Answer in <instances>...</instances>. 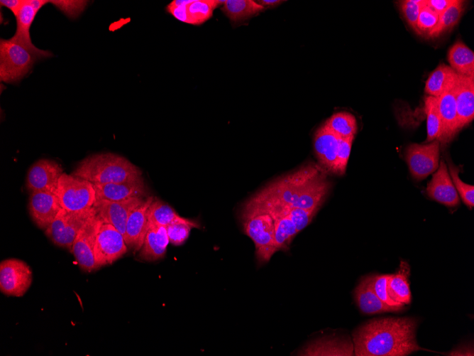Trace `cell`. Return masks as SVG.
<instances>
[{
  "label": "cell",
  "instance_id": "b9f144b4",
  "mask_svg": "<svg viewBox=\"0 0 474 356\" xmlns=\"http://www.w3.org/2000/svg\"><path fill=\"white\" fill-rule=\"evenodd\" d=\"M49 3L53 4L67 15L73 16L74 14H79V10H83L87 4L84 1H49Z\"/></svg>",
  "mask_w": 474,
  "mask_h": 356
},
{
  "label": "cell",
  "instance_id": "9c48e42d",
  "mask_svg": "<svg viewBox=\"0 0 474 356\" xmlns=\"http://www.w3.org/2000/svg\"><path fill=\"white\" fill-rule=\"evenodd\" d=\"M440 143L438 140L424 144H412L406 151V160L412 177L421 180L434 173L439 165Z\"/></svg>",
  "mask_w": 474,
  "mask_h": 356
},
{
  "label": "cell",
  "instance_id": "f35d334b",
  "mask_svg": "<svg viewBox=\"0 0 474 356\" xmlns=\"http://www.w3.org/2000/svg\"><path fill=\"white\" fill-rule=\"evenodd\" d=\"M424 2L425 0H404L398 3L403 17L414 30Z\"/></svg>",
  "mask_w": 474,
  "mask_h": 356
},
{
  "label": "cell",
  "instance_id": "e575fe53",
  "mask_svg": "<svg viewBox=\"0 0 474 356\" xmlns=\"http://www.w3.org/2000/svg\"><path fill=\"white\" fill-rule=\"evenodd\" d=\"M197 227V222L187 218L170 223L166 227L170 242L175 246L182 245L189 237L192 229Z\"/></svg>",
  "mask_w": 474,
  "mask_h": 356
},
{
  "label": "cell",
  "instance_id": "ee69618b",
  "mask_svg": "<svg viewBox=\"0 0 474 356\" xmlns=\"http://www.w3.org/2000/svg\"><path fill=\"white\" fill-rule=\"evenodd\" d=\"M23 0H1V6H5L10 9L13 14H16Z\"/></svg>",
  "mask_w": 474,
  "mask_h": 356
},
{
  "label": "cell",
  "instance_id": "9a60e30c",
  "mask_svg": "<svg viewBox=\"0 0 474 356\" xmlns=\"http://www.w3.org/2000/svg\"><path fill=\"white\" fill-rule=\"evenodd\" d=\"M96 200L122 201L132 198H146L148 188L143 178L122 183L93 184Z\"/></svg>",
  "mask_w": 474,
  "mask_h": 356
},
{
  "label": "cell",
  "instance_id": "52a82bcc",
  "mask_svg": "<svg viewBox=\"0 0 474 356\" xmlns=\"http://www.w3.org/2000/svg\"><path fill=\"white\" fill-rule=\"evenodd\" d=\"M127 250L128 246L123 234L113 225L100 220L94 246L97 269L120 259Z\"/></svg>",
  "mask_w": 474,
  "mask_h": 356
},
{
  "label": "cell",
  "instance_id": "f6af8a7d",
  "mask_svg": "<svg viewBox=\"0 0 474 356\" xmlns=\"http://www.w3.org/2000/svg\"><path fill=\"white\" fill-rule=\"evenodd\" d=\"M256 2L264 9H272L278 6L284 1L281 0H259Z\"/></svg>",
  "mask_w": 474,
  "mask_h": 356
},
{
  "label": "cell",
  "instance_id": "4dcf8cb0",
  "mask_svg": "<svg viewBox=\"0 0 474 356\" xmlns=\"http://www.w3.org/2000/svg\"><path fill=\"white\" fill-rule=\"evenodd\" d=\"M426 114V142L440 141L442 136V124L439 110L438 97L427 96L424 99Z\"/></svg>",
  "mask_w": 474,
  "mask_h": 356
},
{
  "label": "cell",
  "instance_id": "30bf717a",
  "mask_svg": "<svg viewBox=\"0 0 474 356\" xmlns=\"http://www.w3.org/2000/svg\"><path fill=\"white\" fill-rule=\"evenodd\" d=\"M99 224L100 220L94 210L78 232L70 250L79 266L85 271L97 269L94 246Z\"/></svg>",
  "mask_w": 474,
  "mask_h": 356
},
{
  "label": "cell",
  "instance_id": "6da1fadb",
  "mask_svg": "<svg viewBox=\"0 0 474 356\" xmlns=\"http://www.w3.org/2000/svg\"><path fill=\"white\" fill-rule=\"evenodd\" d=\"M417 321L412 318H375L353 333L356 356H404L422 348L416 340Z\"/></svg>",
  "mask_w": 474,
  "mask_h": 356
},
{
  "label": "cell",
  "instance_id": "d4e9b609",
  "mask_svg": "<svg viewBox=\"0 0 474 356\" xmlns=\"http://www.w3.org/2000/svg\"><path fill=\"white\" fill-rule=\"evenodd\" d=\"M450 67L460 75L474 77V53L461 41H457L448 51Z\"/></svg>",
  "mask_w": 474,
  "mask_h": 356
},
{
  "label": "cell",
  "instance_id": "7bdbcfd3",
  "mask_svg": "<svg viewBox=\"0 0 474 356\" xmlns=\"http://www.w3.org/2000/svg\"><path fill=\"white\" fill-rule=\"evenodd\" d=\"M453 2V0H425L426 5L439 15L442 14Z\"/></svg>",
  "mask_w": 474,
  "mask_h": 356
},
{
  "label": "cell",
  "instance_id": "7a4b0ae2",
  "mask_svg": "<svg viewBox=\"0 0 474 356\" xmlns=\"http://www.w3.org/2000/svg\"><path fill=\"white\" fill-rule=\"evenodd\" d=\"M329 189L321 168L310 163L274 180L253 197L272 204L313 209L321 206Z\"/></svg>",
  "mask_w": 474,
  "mask_h": 356
},
{
  "label": "cell",
  "instance_id": "8d00e7d4",
  "mask_svg": "<svg viewBox=\"0 0 474 356\" xmlns=\"http://www.w3.org/2000/svg\"><path fill=\"white\" fill-rule=\"evenodd\" d=\"M449 175L454 185V187L463 202L469 207L474 206V187L461 180L458 176V168L455 166L451 162H448Z\"/></svg>",
  "mask_w": 474,
  "mask_h": 356
},
{
  "label": "cell",
  "instance_id": "8992f818",
  "mask_svg": "<svg viewBox=\"0 0 474 356\" xmlns=\"http://www.w3.org/2000/svg\"><path fill=\"white\" fill-rule=\"evenodd\" d=\"M57 195L62 208L72 212L89 210L96 201L95 190L92 183L65 173L59 179Z\"/></svg>",
  "mask_w": 474,
  "mask_h": 356
},
{
  "label": "cell",
  "instance_id": "ab89813d",
  "mask_svg": "<svg viewBox=\"0 0 474 356\" xmlns=\"http://www.w3.org/2000/svg\"><path fill=\"white\" fill-rule=\"evenodd\" d=\"M354 137L339 138L334 173L342 175L345 173L349 158L352 143Z\"/></svg>",
  "mask_w": 474,
  "mask_h": 356
},
{
  "label": "cell",
  "instance_id": "836d02e7",
  "mask_svg": "<svg viewBox=\"0 0 474 356\" xmlns=\"http://www.w3.org/2000/svg\"><path fill=\"white\" fill-rule=\"evenodd\" d=\"M94 211L93 207L84 212H72L67 211L65 232V248L71 250L78 232Z\"/></svg>",
  "mask_w": 474,
  "mask_h": 356
},
{
  "label": "cell",
  "instance_id": "2e32d148",
  "mask_svg": "<svg viewBox=\"0 0 474 356\" xmlns=\"http://www.w3.org/2000/svg\"><path fill=\"white\" fill-rule=\"evenodd\" d=\"M426 193L430 198L446 206L454 207L459 205L458 194L443 160L440 161L437 170L428 183Z\"/></svg>",
  "mask_w": 474,
  "mask_h": 356
},
{
  "label": "cell",
  "instance_id": "d590c367",
  "mask_svg": "<svg viewBox=\"0 0 474 356\" xmlns=\"http://www.w3.org/2000/svg\"><path fill=\"white\" fill-rule=\"evenodd\" d=\"M67 211L62 208L45 230V235L58 247H65V232Z\"/></svg>",
  "mask_w": 474,
  "mask_h": 356
},
{
  "label": "cell",
  "instance_id": "277c9868",
  "mask_svg": "<svg viewBox=\"0 0 474 356\" xmlns=\"http://www.w3.org/2000/svg\"><path fill=\"white\" fill-rule=\"evenodd\" d=\"M241 220L244 232L255 244L258 262L260 264L267 263L277 252L272 217L248 200L243 206Z\"/></svg>",
  "mask_w": 474,
  "mask_h": 356
},
{
  "label": "cell",
  "instance_id": "484cf974",
  "mask_svg": "<svg viewBox=\"0 0 474 356\" xmlns=\"http://www.w3.org/2000/svg\"><path fill=\"white\" fill-rule=\"evenodd\" d=\"M409 267L407 263L401 261L399 270L390 275L387 281V292L392 301L401 306L411 302V291L408 282Z\"/></svg>",
  "mask_w": 474,
  "mask_h": 356
},
{
  "label": "cell",
  "instance_id": "5b68a950",
  "mask_svg": "<svg viewBox=\"0 0 474 356\" xmlns=\"http://www.w3.org/2000/svg\"><path fill=\"white\" fill-rule=\"evenodd\" d=\"M49 50H32L13 40L0 41V79L6 83L20 82L40 59L52 57Z\"/></svg>",
  "mask_w": 474,
  "mask_h": 356
},
{
  "label": "cell",
  "instance_id": "44dd1931",
  "mask_svg": "<svg viewBox=\"0 0 474 356\" xmlns=\"http://www.w3.org/2000/svg\"><path fill=\"white\" fill-rule=\"evenodd\" d=\"M169 242L166 227L149 222V228L138 251V258L149 261L162 258Z\"/></svg>",
  "mask_w": 474,
  "mask_h": 356
},
{
  "label": "cell",
  "instance_id": "7402d4cb",
  "mask_svg": "<svg viewBox=\"0 0 474 356\" xmlns=\"http://www.w3.org/2000/svg\"><path fill=\"white\" fill-rule=\"evenodd\" d=\"M353 343L343 338H326L306 345L297 355H353Z\"/></svg>",
  "mask_w": 474,
  "mask_h": 356
},
{
  "label": "cell",
  "instance_id": "8fae6325",
  "mask_svg": "<svg viewBox=\"0 0 474 356\" xmlns=\"http://www.w3.org/2000/svg\"><path fill=\"white\" fill-rule=\"evenodd\" d=\"M63 173L62 168L56 161L39 159L28 171L26 188L31 193L47 191L57 193L58 181Z\"/></svg>",
  "mask_w": 474,
  "mask_h": 356
},
{
  "label": "cell",
  "instance_id": "ba28073f",
  "mask_svg": "<svg viewBox=\"0 0 474 356\" xmlns=\"http://www.w3.org/2000/svg\"><path fill=\"white\" fill-rule=\"evenodd\" d=\"M33 272L28 264L18 259L10 258L0 264V291L7 296L21 297L30 288Z\"/></svg>",
  "mask_w": 474,
  "mask_h": 356
},
{
  "label": "cell",
  "instance_id": "4316f807",
  "mask_svg": "<svg viewBox=\"0 0 474 356\" xmlns=\"http://www.w3.org/2000/svg\"><path fill=\"white\" fill-rule=\"evenodd\" d=\"M224 14L233 23L248 20L265 9L253 0H226L221 6Z\"/></svg>",
  "mask_w": 474,
  "mask_h": 356
},
{
  "label": "cell",
  "instance_id": "5bb4252c",
  "mask_svg": "<svg viewBox=\"0 0 474 356\" xmlns=\"http://www.w3.org/2000/svg\"><path fill=\"white\" fill-rule=\"evenodd\" d=\"M62 209L56 193L35 191L28 200L30 215L40 229L45 230Z\"/></svg>",
  "mask_w": 474,
  "mask_h": 356
},
{
  "label": "cell",
  "instance_id": "ffe728a7",
  "mask_svg": "<svg viewBox=\"0 0 474 356\" xmlns=\"http://www.w3.org/2000/svg\"><path fill=\"white\" fill-rule=\"evenodd\" d=\"M373 276L363 277L354 291L356 301L360 311L365 314L395 312L402 309L390 306L377 296L372 285Z\"/></svg>",
  "mask_w": 474,
  "mask_h": 356
},
{
  "label": "cell",
  "instance_id": "74e56055",
  "mask_svg": "<svg viewBox=\"0 0 474 356\" xmlns=\"http://www.w3.org/2000/svg\"><path fill=\"white\" fill-rule=\"evenodd\" d=\"M439 15L427 6L424 2L416 23L414 31L419 35L427 36L436 26Z\"/></svg>",
  "mask_w": 474,
  "mask_h": 356
},
{
  "label": "cell",
  "instance_id": "ac0fdd59",
  "mask_svg": "<svg viewBox=\"0 0 474 356\" xmlns=\"http://www.w3.org/2000/svg\"><path fill=\"white\" fill-rule=\"evenodd\" d=\"M460 131L474 119V77L458 75L453 89Z\"/></svg>",
  "mask_w": 474,
  "mask_h": 356
},
{
  "label": "cell",
  "instance_id": "f1b7e54d",
  "mask_svg": "<svg viewBox=\"0 0 474 356\" xmlns=\"http://www.w3.org/2000/svg\"><path fill=\"white\" fill-rule=\"evenodd\" d=\"M465 1L453 0V2L439 15L438 23L429 38H437L451 30L459 21L464 10Z\"/></svg>",
  "mask_w": 474,
  "mask_h": 356
},
{
  "label": "cell",
  "instance_id": "d6a6232c",
  "mask_svg": "<svg viewBox=\"0 0 474 356\" xmlns=\"http://www.w3.org/2000/svg\"><path fill=\"white\" fill-rule=\"evenodd\" d=\"M275 226V244L276 250H287L291 241L299 232L296 226L287 216L272 217Z\"/></svg>",
  "mask_w": 474,
  "mask_h": 356
},
{
  "label": "cell",
  "instance_id": "d6986e66",
  "mask_svg": "<svg viewBox=\"0 0 474 356\" xmlns=\"http://www.w3.org/2000/svg\"><path fill=\"white\" fill-rule=\"evenodd\" d=\"M339 138L324 124L314 135V147L320 167L334 173Z\"/></svg>",
  "mask_w": 474,
  "mask_h": 356
},
{
  "label": "cell",
  "instance_id": "83f0119b",
  "mask_svg": "<svg viewBox=\"0 0 474 356\" xmlns=\"http://www.w3.org/2000/svg\"><path fill=\"white\" fill-rule=\"evenodd\" d=\"M225 1L187 0L185 4L186 23L199 26L209 20L215 9Z\"/></svg>",
  "mask_w": 474,
  "mask_h": 356
},
{
  "label": "cell",
  "instance_id": "e0dca14e",
  "mask_svg": "<svg viewBox=\"0 0 474 356\" xmlns=\"http://www.w3.org/2000/svg\"><path fill=\"white\" fill-rule=\"evenodd\" d=\"M49 1L45 0H23V4L14 14L16 22L15 34L11 38L28 48L39 51L33 45L31 39L30 28L38 11Z\"/></svg>",
  "mask_w": 474,
  "mask_h": 356
},
{
  "label": "cell",
  "instance_id": "4fadbf2b",
  "mask_svg": "<svg viewBox=\"0 0 474 356\" xmlns=\"http://www.w3.org/2000/svg\"><path fill=\"white\" fill-rule=\"evenodd\" d=\"M154 198L153 195L145 198L127 220L123 237L128 247L135 252L141 248L149 228V208Z\"/></svg>",
  "mask_w": 474,
  "mask_h": 356
},
{
  "label": "cell",
  "instance_id": "3957f363",
  "mask_svg": "<svg viewBox=\"0 0 474 356\" xmlns=\"http://www.w3.org/2000/svg\"><path fill=\"white\" fill-rule=\"evenodd\" d=\"M72 175L92 184L102 185L137 179L142 176V171L123 156L114 153H100L81 161Z\"/></svg>",
  "mask_w": 474,
  "mask_h": 356
},
{
  "label": "cell",
  "instance_id": "603a6c76",
  "mask_svg": "<svg viewBox=\"0 0 474 356\" xmlns=\"http://www.w3.org/2000/svg\"><path fill=\"white\" fill-rule=\"evenodd\" d=\"M453 89L438 97L439 110L442 124V136L439 143L442 145L448 143L459 131Z\"/></svg>",
  "mask_w": 474,
  "mask_h": 356
},
{
  "label": "cell",
  "instance_id": "f546056e",
  "mask_svg": "<svg viewBox=\"0 0 474 356\" xmlns=\"http://www.w3.org/2000/svg\"><path fill=\"white\" fill-rule=\"evenodd\" d=\"M324 125L338 138L354 137L357 131V121L351 113L340 112L334 114Z\"/></svg>",
  "mask_w": 474,
  "mask_h": 356
},
{
  "label": "cell",
  "instance_id": "1f68e13d",
  "mask_svg": "<svg viewBox=\"0 0 474 356\" xmlns=\"http://www.w3.org/2000/svg\"><path fill=\"white\" fill-rule=\"evenodd\" d=\"M148 219L150 223L167 227L173 222L183 221L187 218L179 215L168 204L154 198L149 208Z\"/></svg>",
  "mask_w": 474,
  "mask_h": 356
},
{
  "label": "cell",
  "instance_id": "cb8c5ba5",
  "mask_svg": "<svg viewBox=\"0 0 474 356\" xmlns=\"http://www.w3.org/2000/svg\"><path fill=\"white\" fill-rule=\"evenodd\" d=\"M458 80V75L448 65L440 64L427 78L424 92L429 96L439 97L452 90Z\"/></svg>",
  "mask_w": 474,
  "mask_h": 356
},
{
  "label": "cell",
  "instance_id": "60d3db41",
  "mask_svg": "<svg viewBox=\"0 0 474 356\" xmlns=\"http://www.w3.org/2000/svg\"><path fill=\"white\" fill-rule=\"evenodd\" d=\"M390 275L373 276L372 285L378 298L385 304L402 309V306L391 299L387 292V281Z\"/></svg>",
  "mask_w": 474,
  "mask_h": 356
},
{
  "label": "cell",
  "instance_id": "7c38bea8",
  "mask_svg": "<svg viewBox=\"0 0 474 356\" xmlns=\"http://www.w3.org/2000/svg\"><path fill=\"white\" fill-rule=\"evenodd\" d=\"M145 198H132L116 202L96 200L93 207L102 222L113 225L123 236L130 214Z\"/></svg>",
  "mask_w": 474,
  "mask_h": 356
}]
</instances>
